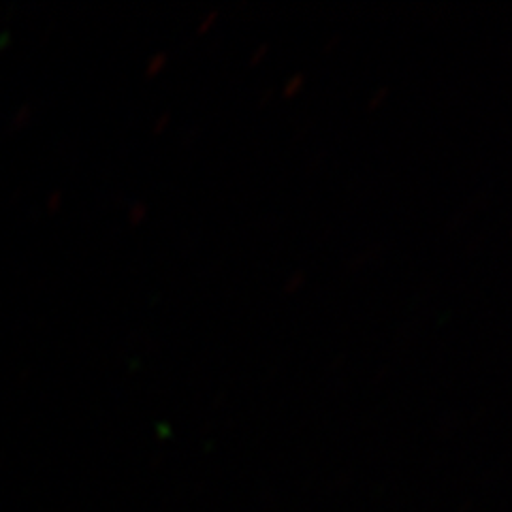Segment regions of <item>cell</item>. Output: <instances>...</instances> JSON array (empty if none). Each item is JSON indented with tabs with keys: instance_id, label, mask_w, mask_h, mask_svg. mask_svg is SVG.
Listing matches in <instances>:
<instances>
[{
	"instance_id": "8992f818",
	"label": "cell",
	"mask_w": 512,
	"mask_h": 512,
	"mask_svg": "<svg viewBox=\"0 0 512 512\" xmlns=\"http://www.w3.org/2000/svg\"><path fill=\"white\" fill-rule=\"evenodd\" d=\"M267 54V45H261L259 50H254V56H252V62H261L263 56Z\"/></svg>"
},
{
	"instance_id": "7a4b0ae2",
	"label": "cell",
	"mask_w": 512,
	"mask_h": 512,
	"mask_svg": "<svg viewBox=\"0 0 512 512\" xmlns=\"http://www.w3.org/2000/svg\"><path fill=\"white\" fill-rule=\"evenodd\" d=\"M303 86H306V77L297 73L293 79H288V82H286L284 96H291V99H293V96H297L303 90Z\"/></svg>"
},
{
	"instance_id": "3957f363",
	"label": "cell",
	"mask_w": 512,
	"mask_h": 512,
	"mask_svg": "<svg viewBox=\"0 0 512 512\" xmlns=\"http://www.w3.org/2000/svg\"><path fill=\"white\" fill-rule=\"evenodd\" d=\"M143 218H146V205L135 203L131 207V214H128V220H131V224H141Z\"/></svg>"
},
{
	"instance_id": "277c9868",
	"label": "cell",
	"mask_w": 512,
	"mask_h": 512,
	"mask_svg": "<svg viewBox=\"0 0 512 512\" xmlns=\"http://www.w3.org/2000/svg\"><path fill=\"white\" fill-rule=\"evenodd\" d=\"M216 18H218V13H216V11H212L210 15H205V18H203V22H201V26L197 28V32H199V35H203V32H207V30H210V28H212V24L216 22Z\"/></svg>"
},
{
	"instance_id": "5b68a950",
	"label": "cell",
	"mask_w": 512,
	"mask_h": 512,
	"mask_svg": "<svg viewBox=\"0 0 512 512\" xmlns=\"http://www.w3.org/2000/svg\"><path fill=\"white\" fill-rule=\"evenodd\" d=\"M303 280H306V278H303V274H297V278H295L293 282H288V286H286V291H288V293H293V291H297V288H299V284H301Z\"/></svg>"
},
{
	"instance_id": "6da1fadb",
	"label": "cell",
	"mask_w": 512,
	"mask_h": 512,
	"mask_svg": "<svg viewBox=\"0 0 512 512\" xmlns=\"http://www.w3.org/2000/svg\"><path fill=\"white\" fill-rule=\"evenodd\" d=\"M167 62H169V56H167L165 52H158V54H154V56L150 58V62H148V71H146V75H148V77L158 75L160 71H163V69L167 67Z\"/></svg>"
},
{
	"instance_id": "52a82bcc",
	"label": "cell",
	"mask_w": 512,
	"mask_h": 512,
	"mask_svg": "<svg viewBox=\"0 0 512 512\" xmlns=\"http://www.w3.org/2000/svg\"><path fill=\"white\" fill-rule=\"evenodd\" d=\"M384 94H387V90L382 88V90L378 92V96H376V94L372 96V99H370V109H374V107H378V105H380V101H382V96H384Z\"/></svg>"
}]
</instances>
